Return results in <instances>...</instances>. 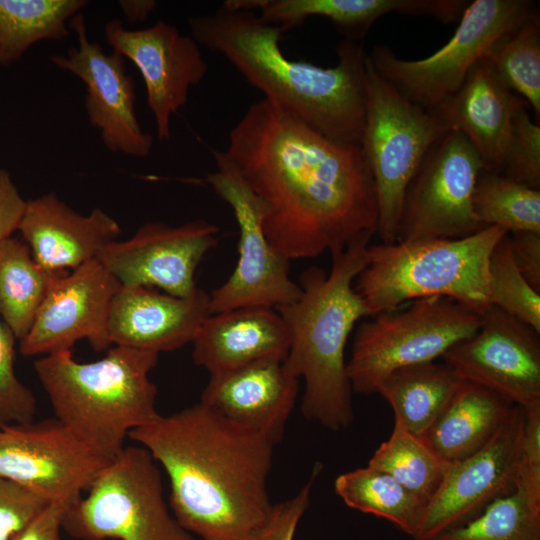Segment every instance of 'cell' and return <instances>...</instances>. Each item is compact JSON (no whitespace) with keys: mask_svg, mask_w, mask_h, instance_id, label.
I'll return each instance as SVG.
<instances>
[{"mask_svg":"<svg viewBox=\"0 0 540 540\" xmlns=\"http://www.w3.org/2000/svg\"><path fill=\"white\" fill-rule=\"evenodd\" d=\"M509 242L514 262L520 273L528 284L540 293V234L512 233L509 235Z\"/></svg>","mask_w":540,"mask_h":540,"instance_id":"cell-41","label":"cell"},{"mask_svg":"<svg viewBox=\"0 0 540 540\" xmlns=\"http://www.w3.org/2000/svg\"><path fill=\"white\" fill-rule=\"evenodd\" d=\"M523 423L524 410L515 405L485 446L449 465L413 540H429L459 527L516 491Z\"/></svg>","mask_w":540,"mask_h":540,"instance_id":"cell-14","label":"cell"},{"mask_svg":"<svg viewBox=\"0 0 540 540\" xmlns=\"http://www.w3.org/2000/svg\"><path fill=\"white\" fill-rule=\"evenodd\" d=\"M11 329L0 321V418L2 424L30 423L37 410L33 393L16 376L15 340Z\"/></svg>","mask_w":540,"mask_h":540,"instance_id":"cell-37","label":"cell"},{"mask_svg":"<svg viewBox=\"0 0 540 540\" xmlns=\"http://www.w3.org/2000/svg\"><path fill=\"white\" fill-rule=\"evenodd\" d=\"M483 169L470 142L448 130L429 149L406 190L396 241L462 238L484 228L472 205Z\"/></svg>","mask_w":540,"mask_h":540,"instance_id":"cell-12","label":"cell"},{"mask_svg":"<svg viewBox=\"0 0 540 540\" xmlns=\"http://www.w3.org/2000/svg\"><path fill=\"white\" fill-rule=\"evenodd\" d=\"M1 424H2V420H1V418H0V425H1Z\"/></svg>","mask_w":540,"mask_h":540,"instance_id":"cell-45","label":"cell"},{"mask_svg":"<svg viewBox=\"0 0 540 540\" xmlns=\"http://www.w3.org/2000/svg\"><path fill=\"white\" fill-rule=\"evenodd\" d=\"M87 4L86 0H0V66L18 62L37 42L68 37L70 20Z\"/></svg>","mask_w":540,"mask_h":540,"instance_id":"cell-29","label":"cell"},{"mask_svg":"<svg viewBox=\"0 0 540 540\" xmlns=\"http://www.w3.org/2000/svg\"><path fill=\"white\" fill-rule=\"evenodd\" d=\"M322 470L317 463L308 482L292 498L273 504L269 519L254 540H294L297 526L310 505L313 484Z\"/></svg>","mask_w":540,"mask_h":540,"instance_id":"cell-40","label":"cell"},{"mask_svg":"<svg viewBox=\"0 0 540 540\" xmlns=\"http://www.w3.org/2000/svg\"><path fill=\"white\" fill-rule=\"evenodd\" d=\"M397 540H403V539H397Z\"/></svg>","mask_w":540,"mask_h":540,"instance_id":"cell-46","label":"cell"},{"mask_svg":"<svg viewBox=\"0 0 540 540\" xmlns=\"http://www.w3.org/2000/svg\"><path fill=\"white\" fill-rule=\"evenodd\" d=\"M72 503L62 529L80 540H196L164 499L157 462L142 446H127Z\"/></svg>","mask_w":540,"mask_h":540,"instance_id":"cell-7","label":"cell"},{"mask_svg":"<svg viewBox=\"0 0 540 540\" xmlns=\"http://www.w3.org/2000/svg\"><path fill=\"white\" fill-rule=\"evenodd\" d=\"M449 465L397 420L389 438L379 445L368 462L369 467L390 475L427 503L442 483Z\"/></svg>","mask_w":540,"mask_h":540,"instance_id":"cell-31","label":"cell"},{"mask_svg":"<svg viewBox=\"0 0 540 540\" xmlns=\"http://www.w3.org/2000/svg\"><path fill=\"white\" fill-rule=\"evenodd\" d=\"M223 152L258 199L270 243L290 261L332 255L376 233V191L360 145L330 140L262 98Z\"/></svg>","mask_w":540,"mask_h":540,"instance_id":"cell-1","label":"cell"},{"mask_svg":"<svg viewBox=\"0 0 540 540\" xmlns=\"http://www.w3.org/2000/svg\"><path fill=\"white\" fill-rule=\"evenodd\" d=\"M77 35V46L65 55H54L50 62L78 77L86 86L85 110L106 149L132 157H147L153 147L152 134L145 132L135 111V83L127 73L124 57L106 53L89 40L82 13L70 20Z\"/></svg>","mask_w":540,"mask_h":540,"instance_id":"cell-17","label":"cell"},{"mask_svg":"<svg viewBox=\"0 0 540 540\" xmlns=\"http://www.w3.org/2000/svg\"><path fill=\"white\" fill-rule=\"evenodd\" d=\"M507 86L540 119V17L538 10L516 31L500 40L486 57Z\"/></svg>","mask_w":540,"mask_h":540,"instance_id":"cell-33","label":"cell"},{"mask_svg":"<svg viewBox=\"0 0 540 540\" xmlns=\"http://www.w3.org/2000/svg\"><path fill=\"white\" fill-rule=\"evenodd\" d=\"M67 507L62 503L48 504L11 540H63L62 517Z\"/></svg>","mask_w":540,"mask_h":540,"instance_id":"cell-43","label":"cell"},{"mask_svg":"<svg viewBox=\"0 0 540 540\" xmlns=\"http://www.w3.org/2000/svg\"><path fill=\"white\" fill-rule=\"evenodd\" d=\"M334 490L349 508L387 520L411 538L427 506L393 477L368 465L338 475Z\"/></svg>","mask_w":540,"mask_h":540,"instance_id":"cell-30","label":"cell"},{"mask_svg":"<svg viewBox=\"0 0 540 540\" xmlns=\"http://www.w3.org/2000/svg\"><path fill=\"white\" fill-rule=\"evenodd\" d=\"M472 205L484 227L497 226L508 234H540V189L483 169L475 184Z\"/></svg>","mask_w":540,"mask_h":540,"instance_id":"cell-32","label":"cell"},{"mask_svg":"<svg viewBox=\"0 0 540 540\" xmlns=\"http://www.w3.org/2000/svg\"><path fill=\"white\" fill-rule=\"evenodd\" d=\"M55 417L0 425V478L70 506L112 461Z\"/></svg>","mask_w":540,"mask_h":540,"instance_id":"cell-13","label":"cell"},{"mask_svg":"<svg viewBox=\"0 0 540 540\" xmlns=\"http://www.w3.org/2000/svg\"><path fill=\"white\" fill-rule=\"evenodd\" d=\"M489 300L491 305L540 334V293L528 284L517 268L508 234L499 240L490 257Z\"/></svg>","mask_w":540,"mask_h":540,"instance_id":"cell-35","label":"cell"},{"mask_svg":"<svg viewBox=\"0 0 540 540\" xmlns=\"http://www.w3.org/2000/svg\"><path fill=\"white\" fill-rule=\"evenodd\" d=\"M506 234L487 226L462 238L369 244L354 289L370 317L429 297L449 298L482 314L491 306L490 257Z\"/></svg>","mask_w":540,"mask_h":540,"instance_id":"cell-6","label":"cell"},{"mask_svg":"<svg viewBox=\"0 0 540 540\" xmlns=\"http://www.w3.org/2000/svg\"><path fill=\"white\" fill-rule=\"evenodd\" d=\"M48 504L24 487L0 478V540H11Z\"/></svg>","mask_w":540,"mask_h":540,"instance_id":"cell-39","label":"cell"},{"mask_svg":"<svg viewBox=\"0 0 540 540\" xmlns=\"http://www.w3.org/2000/svg\"><path fill=\"white\" fill-rule=\"evenodd\" d=\"M17 230L34 259L50 271L74 270L96 259L121 234L118 222L103 209L82 215L53 192L26 201Z\"/></svg>","mask_w":540,"mask_h":540,"instance_id":"cell-22","label":"cell"},{"mask_svg":"<svg viewBox=\"0 0 540 540\" xmlns=\"http://www.w3.org/2000/svg\"><path fill=\"white\" fill-rule=\"evenodd\" d=\"M158 356L115 345L102 359L81 363L64 350L39 358L34 370L55 418L114 459L131 431L160 415L157 387L149 378Z\"/></svg>","mask_w":540,"mask_h":540,"instance_id":"cell-5","label":"cell"},{"mask_svg":"<svg viewBox=\"0 0 540 540\" xmlns=\"http://www.w3.org/2000/svg\"><path fill=\"white\" fill-rule=\"evenodd\" d=\"M537 10L530 0H475L465 7L450 40L430 56L405 60L390 47L376 45L367 57L400 94L431 110L452 96L474 65Z\"/></svg>","mask_w":540,"mask_h":540,"instance_id":"cell-10","label":"cell"},{"mask_svg":"<svg viewBox=\"0 0 540 540\" xmlns=\"http://www.w3.org/2000/svg\"><path fill=\"white\" fill-rule=\"evenodd\" d=\"M187 23L199 46L224 56L263 98L330 140L361 146L367 105L361 43L344 39L338 63L325 68L287 58L280 46L285 32L252 10L222 4Z\"/></svg>","mask_w":540,"mask_h":540,"instance_id":"cell-3","label":"cell"},{"mask_svg":"<svg viewBox=\"0 0 540 540\" xmlns=\"http://www.w3.org/2000/svg\"><path fill=\"white\" fill-rule=\"evenodd\" d=\"M528 108L525 103L513 115L499 173L540 189V125L531 118Z\"/></svg>","mask_w":540,"mask_h":540,"instance_id":"cell-36","label":"cell"},{"mask_svg":"<svg viewBox=\"0 0 540 540\" xmlns=\"http://www.w3.org/2000/svg\"><path fill=\"white\" fill-rule=\"evenodd\" d=\"M212 154L216 171L206 182L232 209L239 240L232 274L209 294L210 314L247 307L278 309L297 300L301 288L290 277V260L266 236L258 199L223 151Z\"/></svg>","mask_w":540,"mask_h":540,"instance_id":"cell-11","label":"cell"},{"mask_svg":"<svg viewBox=\"0 0 540 540\" xmlns=\"http://www.w3.org/2000/svg\"><path fill=\"white\" fill-rule=\"evenodd\" d=\"M429 540H540V511L515 491L495 500L471 521Z\"/></svg>","mask_w":540,"mask_h":540,"instance_id":"cell-34","label":"cell"},{"mask_svg":"<svg viewBox=\"0 0 540 540\" xmlns=\"http://www.w3.org/2000/svg\"><path fill=\"white\" fill-rule=\"evenodd\" d=\"M209 299L200 288L177 297L146 287L120 286L109 309V341L158 354L182 348L193 342L210 315Z\"/></svg>","mask_w":540,"mask_h":540,"instance_id":"cell-21","label":"cell"},{"mask_svg":"<svg viewBox=\"0 0 540 540\" xmlns=\"http://www.w3.org/2000/svg\"><path fill=\"white\" fill-rule=\"evenodd\" d=\"M533 328L491 305L480 328L448 349L443 362L463 381L483 386L513 405L540 402V339Z\"/></svg>","mask_w":540,"mask_h":540,"instance_id":"cell-15","label":"cell"},{"mask_svg":"<svg viewBox=\"0 0 540 540\" xmlns=\"http://www.w3.org/2000/svg\"><path fill=\"white\" fill-rule=\"evenodd\" d=\"M374 233H365L332 254L329 273L311 266L299 278V298L276 309L283 318L290 346L284 363L304 381L303 416L337 432L354 421L353 390L345 349L355 324L369 313L354 289L367 264Z\"/></svg>","mask_w":540,"mask_h":540,"instance_id":"cell-4","label":"cell"},{"mask_svg":"<svg viewBox=\"0 0 540 540\" xmlns=\"http://www.w3.org/2000/svg\"><path fill=\"white\" fill-rule=\"evenodd\" d=\"M218 227L198 219L179 226L150 221L126 240L105 245L97 259L125 287H157L187 297L196 270L218 242Z\"/></svg>","mask_w":540,"mask_h":540,"instance_id":"cell-16","label":"cell"},{"mask_svg":"<svg viewBox=\"0 0 540 540\" xmlns=\"http://www.w3.org/2000/svg\"><path fill=\"white\" fill-rule=\"evenodd\" d=\"M357 328L347 374L353 392L374 394L392 372L434 362L482 324V314L444 297L417 299Z\"/></svg>","mask_w":540,"mask_h":540,"instance_id":"cell-8","label":"cell"},{"mask_svg":"<svg viewBox=\"0 0 540 540\" xmlns=\"http://www.w3.org/2000/svg\"><path fill=\"white\" fill-rule=\"evenodd\" d=\"M223 4L259 11L264 21L284 32L301 25L308 17H326L344 39L359 43L384 15L427 16L452 23L459 19L464 6L461 0H225Z\"/></svg>","mask_w":540,"mask_h":540,"instance_id":"cell-25","label":"cell"},{"mask_svg":"<svg viewBox=\"0 0 540 540\" xmlns=\"http://www.w3.org/2000/svg\"><path fill=\"white\" fill-rule=\"evenodd\" d=\"M168 476L170 508L202 540H254L273 504L274 444L201 402L129 433Z\"/></svg>","mask_w":540,"mask_h":540,"instance_id":"cell-2","label":"cell"},{"mask_svg":"<svg viewBox=\"0 0 540 540\" xmlns=\"http://www.w3.org/2000/svg\"><path fill=\"white\" fill-rule=\"evenodd\" d=\"M367 105L361 147L376 191L382 243L397 238L406 190L429 149L448 131L432 112L386 82L366 57Z\"/></svg>","mask_w":540,"mask_h":540,"instance_id":"cell-9","label":"cell"},{"mask_svg":"<svg viewBox=\"0 0 540 540\" xmlns=\"http://www.w3.org/2000/svg\"><path fill=\"white\" fill-rule=\"evenodd\" d=\"M520 445L516 491L540 511V402L526 407Z\"/></svg>","mask_w":540,"mask_h":540,"instance_id":"cell-38","label":"cell"},{"mask_svg":"<svg viewBox=\"0 0 540 540\" xmlns=\"http://www.w3.org/2000/svg\"><path fill=\"white\" fill-rule=\"evenodd\" d=\"M104 35L113 51L140 71L157 136L168 141L171 116L186 105L190 89L199 85L208 71L199 44L163 20L129 30L119 19H111L104 26Z\"/></svg>","mask_w":540,"mask_h":540,"instance_id":"cell-18","label":"cell"},{"mask_svg":"<svg viewBox=\"0 0 540 540\" xmlns=\"http://www.w3.org/2000/svg\"><path fill=\"white\" fill-rule=\"evenodd\" d=\"M464 381L444 362L400 368L387 376L377 393L391 406L394 420L423 435Z\"/></svg>","mask_w":540,"mask_h":540,"instance_id":"cell-27","label":"cell"},{"mask_svg":"<svg viewBox=\"0 0 540 540\" xmlns=\"http://www.w3.org/2000/svg\"><path fill=\"white\" fill-rule=\"evenodd\" d=\"M525 103L484 58L452 96L429 111L470 142L484 170L499 173L513 115Z\"/></svg>","mask_w":540,"mask_h":540,"instance_id":"cell-23","label":"cell"},{"mask_svg":"<svg viewBox=\"0 0 540 540\" xmlns=\"http://www.w3.org/2000/svg\"><path fill=\"white\" fill-rule=\"evenodd\" d=\"M119 7L130 23L145 21L156 9L157 2L154 0H121Z\"/></svg>","mask_w":540,"mask_h":540,"instance_id":"cell-44","label":"cell"},{"mask_svg":"<svg viewBox=\"0 0 540 540\" xmlns=\"http://www.w3.org/2000/svg\"><path fill=\"white\" fill-rule=\"evenodd\" d=\"M25 205L9 172L0 167V244L18 229Z\"/></svg>","mask_w":540,"mask_h":540,"instance_id":"cell-42","label":"cell"},{"mask_svg":"<svg viewBox=\"0 0 540 540\" xmlns=\"http://www.w3.org/2000/svg\"><path fill=\"white\" fill-rule=\"evenodd\" d=\"M68 271H50L27 244L9 237L0 244V315L21 340L54 283Z\"/></svg>","mask_w":540,"mask_h":540,"instance_id":"cell-28","label":"cell"},{"mask_svg":"<svg viewBox=\"0 0 540 540\" xmlns=\"http://www.w3.org/2000/svg\"><path fill=\"white\" fill-rule=\"evenodd\" d=\"M120 286L97 258L63 274L20 340L21 354L45 356L71 350L81 339H87L95 351L108 349L109 309Z\"/></svg>","mask_w":540,"mask_h":540,"instance_id":"cell-19","label":"cell"},{"mask_svg":"<svg viewBox=\"0 0 540 540\" xmlns=\"http://www.w3.org/2000/svg\"><path fill=\"white\" fill-rule=\"evenodd\" d=\"M192 344L194 363L215 375L259 360H285L290 334L276 309L247 307L210 314Z\"/></svg>","mask_w":540,"mask_h":540,"instance_id":"cell-24","label":"cell"},{"mask_svg":"<svg viewBox=\"0 0 540 540\" xmlns=\"http://www.w3.org/2000/svg\"><path fill=\"white\" fill-rule=\"evenodd\" d=\"M515 405L499 394L464 381L422 440L448 464L485 446Z\"/></svg>","mask_w":540,"mask_h":540,"instance_id":"cell-26","label":"cell"},{"mask_svg":"<svg viewBox=\"0 0 540 540\" xmlns=\"http://www.w3.org/2000/svg\"><path fill=\"white\" fill-rule=\"evenodd\" d=\"M298 393L299 379L284 360L264 359L210 375L200 402L277 444L284 436Z\"/></svg>","mask_w":540,"mask_h":540,"instance_id":"cell-20","label":"cell"}]
</instances>
